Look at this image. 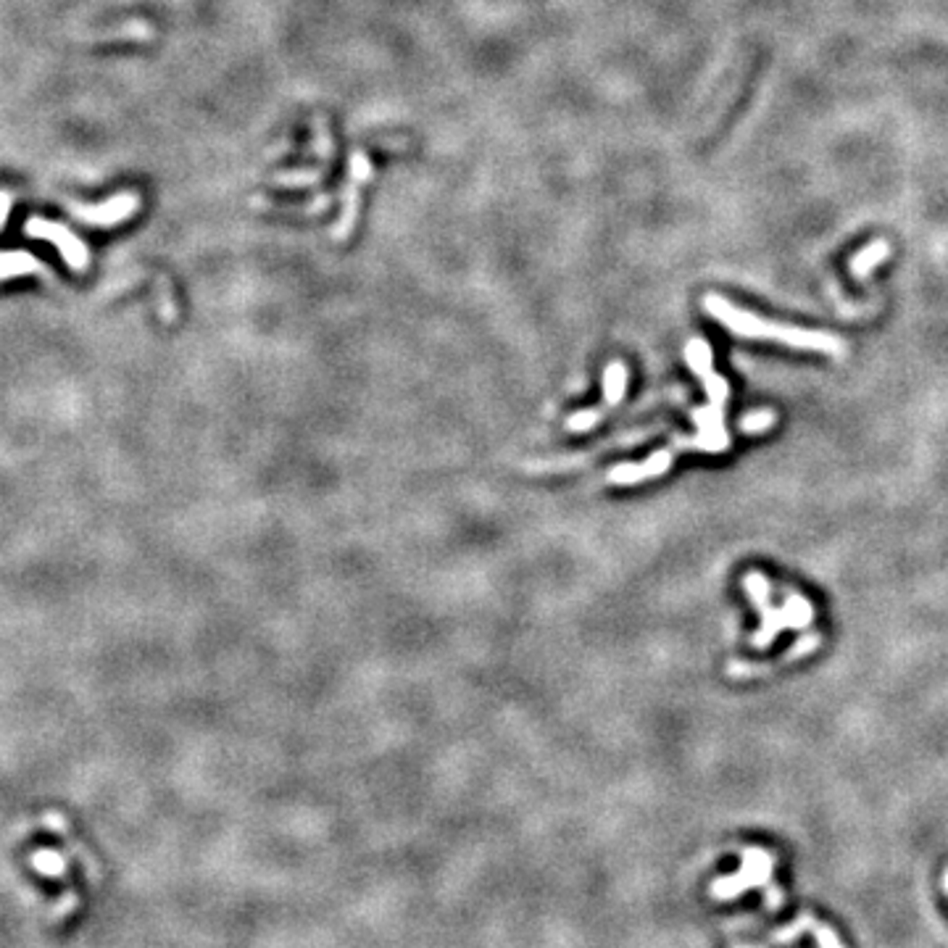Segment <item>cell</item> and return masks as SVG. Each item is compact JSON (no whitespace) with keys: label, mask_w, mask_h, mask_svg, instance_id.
<instances>
[{"label":"cell","mask_w":948,"mask_h":948,"mask_svg":"<svg viewBox=\"0 0 948 948\" xmlns=\"http://www.w3.org/2000/svg\"><path fill=\"white\" fill-rule=\"evenodd\" d=\"M764 891H767V909H769V911H778V909H783V901H786V895H783V891H780L778 886H772V883H769V886H767Z\"/></svg>","instance_id":"cell-21"},{"label":"cell","mask_w":948,"mask_h":948,"mask_svg":"<svg viewBox=\"0 0 948 948\" xmlns=\"http://www.w3.org/2000/svg\"><path fill=\"white\" fill-rule=\"evenodd\" d=\"M819 645H822V632H814V630L801 632V637L790 645L783 659H778V661H764V664L733 661V664H728V678H733V680L764 678V675H769V672H778V669L788 667V664H793V661H798V659H803V656L814 653Z\"/></svg>","instance_id":"cell-7"},{"label":"cell","mask_w":948,"mask_h":948,"mask_svg":"<svg viewBox=\"0 0 948 948\" xmlns=\"http://www.w3.org/2000/svg\"><path fill=\"white\" fill-rule=\"evenodd\" d=\"M32 867L48 877H61L66 872V859L58 853V851H51V848H43V851H35L32 853Z\"/></svg>","instance_id":"cell-17"},{"label":"cell","mask_w":948,"mask_h":948,"mask_svg":"<svg viewBox=\"0 0 948 948\" xmlns=\"http://www.w3.org/2000/svg\"><path fill=\"white\" fill-rule=\"evenodd\" d=\"M628 379H630V371H628V367H625L622 362L606 364V369H603V401H601V406L572 414L570 420L564 421V429H567V432H590V429H595L601 421L606 420V417L625 401Z\"/></svg>","instance_id":"cell-3"},{"label":"cell","mask_w":948,"mask_h":948,"mask_svg":"<svg viewBox=\"0 0 948 948\" xmlns=\"http://www.w3.org/2000/svg\"><path fill=\"white\" fill-rule=\"evenodd\" d=\"M775 872V856L764 848H743V867L736 875L719 877L711 883L709 895L717 901H730L751 888H767L772 883Z\"/></svg>","instance_id":"cell-2"},{"label":"cell","mask_w":948,"mask_h":948,"mask_svg":"<svg viewBox=\"0 0 948 948\" xmlns=\"http://www.w3.org/2000/svg\"><path fill=\"white\" fill-rule=\"evenodd\" d=\"M27 235L37 237V240H51L53 245L58 248V254L63 256V262L69 263L71 269H77V271L87 269V263H90L87 245L74 232H69L66 227L48 221V219H29L27 221Z\"/></svg>","instance_id":"cell-6"},{"label":"cell","mask_w":948,"mask_h":948,"mask_svg":"<svg viewBox=\"0 0 948 948\" xmlns=\"http://www.w3.org/2000/svg\"><path fill=\"white\" fill-rule=\"evenodd\" d=\"M778 421V414L772 409H761V412H748L743 420H740V432L745 435H761L767 429H772Z\"/></svg>","instance_id":"cell-19"},{"label":"cell","mask_w":948,"mask_h":948,"mask_svg":"<svg viewBox=\"0 0 948 948\" xmlns=\"http://www.w3.org/2000/svg\"><path fill=\"white\" fill-rule=\"evenodd\" d=\"M327 169H301V171H285V174H274V185L277 187H314L324 179Z\"/></svg>","instance_id":"cell-15"},{"label":"cell","mask_w":948,"mask_h":948,"mask_svg":"<svg viewBox=\"0 0 948 948\" xmlns=\"http://www.w3.org/2000/svg\"><path fill=\"white\" fill-rule=\"evenodd\" d=\"M944 891H946V895H948V869L944 872Z\"/></svg>","instance_id":"cell-23"},{"label":"cell","mask_w":948,"mask_h":948,"mask_svg":"<svg viewBox=\"0 0 948 948\" xmlns=\"http://www.w3.org/2000/svg\"><path fill=\"white\" fill-rule=\"evenodd\" d=\"M314 156H319L321 163H329L332 156H335V143H332V135H329V127H327V119L324 116H314Z\"/></svg>","instance_id":"cell-18"},{"label":"cell","mask_w":948,"mask_h":948,"mask_svg":"<svg viewBox=\"0 0 948 948\" xmlns=\"http://www.w3.org/2000/svg\"><path fill=\"white\" fill-rule=\"evenodd\" d=\"M140 209V195L135 193H119L111 201L98 204V206H74L71 213L93 227H113L127 221L129 216H135V211Z\"/></svg>","instance_id":"cell-10"},{"label":"cell","mask_w":948,"mask_h":948,"mask_svg":"<svg viewBox=\"0 0 948 948\" xmlns=\"http://www.w3.org/2000/svg\"><path fill=\"white\" fill-rule=\"evenodd\" d=\"M371 179V161L364 151H353L351 154V163H348V185L343 190V213L340 219L335 221L332 227V240L343 243L351 237L356 221H359V211H362V193H364V185Z\"/></svg>","instance_id":"cell-5"},{"label":"cell","mask_w":948,"mask_h":948,"mask_svg":"<svg viewBox=\"0 0 948 948\" xmlns=\"http://www.w3.org/2000/svg\"><path fill=\"white\" fill-rule=\"evenodd\" d=\"M40 269H43V263L27 251H3L0 254V279L24 277V274L40 271Z\"/></svg>","instance_id":"cell-14"},{"label":"cell","mask_w":948,"mask_h":948,"mask_svg":"<svg viewBox=\"0 0 948 948\" xmlns=\"http://www.w3.org/2000/svg\"><path fill=\"white\" fill-rule=\"evenodd\" d=\"M8 211H11V198L0 193V227H3L5 219H8Z\"/></svg>","instance_id":"cell-22"},{"label":"cell","mask_w":948,"mask_h":948,"mask_svg":"<svg viewBox=\"0 0 948 948\" xmlns=\"http://www.w3.org/2000/svg\"><path fill=\"white\" fill-rule=\"evenodd\" d=\"M743 590H745V595L751 598L756 614L761 617V628L751 635V645L759 648V651H761V648H769L772 640L780 635V630H786V628H783L780 609L772 606V585H769V579L764 578L759 570H753V572H748V575L743 578Z\"/></svg>","instance_id":"cell-4"},{"label":"cell","mask_w":948,"mask_h":948,"mask_svg":"<svg viewBox=\"0 0 948 948\" xmlns=\"http://www.w3.org/2000/svg\"><path fill=\"white\" fill-rule=\"evenodd\" d=\"M161 316L163 321H174V304H171V285H166V279H161Z\"/></svg>","instance_id":"cell-20"},{"label":"cell","mask_w":948,"mask_h":948,"mask_svg":"<svg viewBox=\"0 0 948 948\" xmlns=\"http://www.w3.org/2000/svg\"><path fill=\"white\" fill-rule=\"evenodd\" d=\"M780 617H783V628L786 630H809L814 622V606L809 598L790 593L786 603L780 606Z\"/></svg>","instance_id":"cell-12"},{"label":"cell","mask_w":948,"mask_h":948,"mask_svg":"<svg viewBox=\"0 0 948 948\" xmlns=\"http://www.w3.org/2000/svg\"><path fill=\"white\" fill-rule=\"evenodd\" d=\"M703 309L714 321H719L722 327H728L737 337L745 340H767V343H780L788 348L798 351H817V353H827L833 359H845L848 345L845 340L833 335V332H819V329H803V327H793V324H780V321H767L761 316L743 312L733 306L728 298L717 295V293H706L703 295Z\"/></svg>","instance_id":"cell-1"},{"label":"cell","mask_w":948,"mask_h":948,"mask_svg":"<svg viewBox=\"0 0 948 948\" xmlns=\"http://www.w3.org/2000/svg\"><path fill=\"white\" fill-rule=\"evenodd\" d=\"M675 456H678V451H672L669 445H667V448H659V451H653V453H651L648 459H643V462L617 464L614 470H609L606 479L614 482V485H625V487H628V485H640V482H645V479H656V477H661V474H667L672 470Z\"/></svg>","instance_id":"cell-9"},{"label":"cell","mask_w":948,"mask_h":948,"mask_svg":"<svg viewBox=\"0 0 948 948\" xmlns=\"http://www.w3.org/2000/svg\"><path fill=\"white\" fill-rule=\"evenodd\" d=\"M659 427H648V429H637V432H630V435H620L614 440H603L598 443L595 448L590 451H582V453H575V456H564V459H548V462H529L527 470L529 472H570V470H579V467H587L590 459L601 456L603 451H611V448H625V445H637L640 440H645L648 435H656Z\"/></svg>","instance_id":"cell-8"},{"label":"cell","mask_w":948,"mask_h":948,"mask_svg":"<svg viewBox=\"0 0 948 948\" xmlns=\"http://www.w3.org/2000/svg\"><path fill=\"white\" fill-rule=\"evenodd\" d=\"M803 933H811L819 948H845L841 938H838V933H836L830 925H825V922H819L817 917H811V914H801V917H795V919L790 922L788 927H780V930L772 936V944H793V941L801 938Z\"/></svg>","instance_id":"cell-11"},{"label":"cell","mask_w":948,"mask_h":948,"mask_svg":"<svg viewBox=\"0 0 948 948\" xmlns=\"http://www.w3.org/2000/svg\"><path fill=\"white\" fill-rule=\"evenodd\" d=\"M891 259V243L888 240H875L867 248H861L853 259H851V274L856 279H867L872 274L875 266Z\"/></svg>","instance_id":"cell-13"},{"label":"cell","mask_w":948,"mask_h":948,"mask_svg":"<svg viewBox=\"0 0 948 948\" xmlns=\"http://www.w3.org/2000/svg\"><path fill=\"white\" fill-rule=\"evenodd\" d=\"M737 948H753V946H737Z\"/></svg>","instance_id":"cell-24"},{"label":"cell","mask_w":948,"mask_h":948,"mask_svg":"<svg viewBox=\"0 0 948 948\" xmlns=\"http://www.w3.org/2000/svg\"><path fill=\"white\" fill-rule=\"evenodd\" d=\"M256 206L269 211H282V213H321L324 209H329L332 204V195H319L309 204H271V201H263V198H256L254 201Z\"/></svg>","instance_id":"cell-16"}]
</instances>
